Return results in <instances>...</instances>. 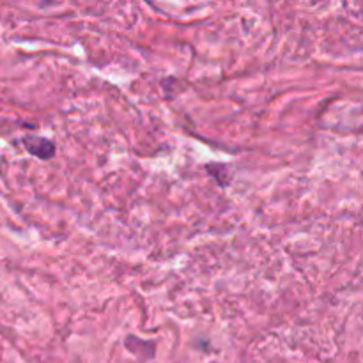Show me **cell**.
I'll return each instance as SVG.
<instances>
[{"mask_svg":"<svg viewBox=\"0 0 363 363\" xmlns=\"http://www.w3.org/2000/svg\"><path fill=\"white\" fill-rule=\"evenodd\" d=\"M23 145L30 155L38 156L41 160H50L53 158L55 155V144L48 138H41V137H25L23 138Z\"/></svg>","mask_w":363,"mask_h":363,"instance_id":"cell-1","label":"cell"},{"mask_svg":"<svg viewBox=\"0 0 363 363\" xmlns=\"http://www.w3.org/2000/svg\"><path fill=\"white\" fill-rule=\"evenodd\" d=\"M206 169H208V172L211 174L213 177H216V181H218V183H220V186H227L225 181H223L222 176H225L227 179L230 181V177L227 176V174H229V167H225V165H208V167H206Z\"/></svg>","mask_w":363,"mask_h":363,"instance_id":"cell-2","label":"cell"}]
</instances>
